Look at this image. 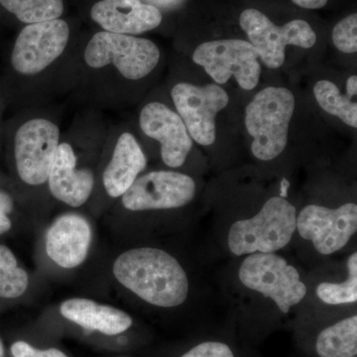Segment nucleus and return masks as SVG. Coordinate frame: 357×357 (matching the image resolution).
I'll list each match as a JSON object with an SVG mask.
<instances>
[{
	"mask_svg": "<svg viewBox=\"0 0 357 357\" xmlns=\"http://www.w3.org/2000/svg\"><path fill=\"white\" fill-rule=\"evenodd\" d=\"M196 195L190 176L173 171H155L136 178L122 196L124 208L132 211L182 208Z\"/></svg>",
	"mask_w": 357,
	"mask_h": 357,
	"instance_id": "nucleus-11",
	"label": "nucleus"
},
{
	"mask_svg": "<svg viewBox=\"0 0 357 357\" xmlns=\"http://www.w3.org/2000/svg\"><path fill=\"white\" fill-rule=\"evenodd\" d=\"M357 15L347 16L335 25L333 41L335 48L342 53L354 54L357 51Z\"/></svg>",
	"mask_w": 357,
	"mask_h": 357,
	"instance_id": "nucleus-24",
	"label": "nucleus"
},
{
	"mask_svg": "<svg viewBox=\"0 0 357 357\" xmlns=\"http://www.w3.org/2000/svg\"><path fill=\"white\" fill-rule=\"evenodd\" d=\"M91 16L105 31L117 34H142L162 22L159 9L140 0H100L91 8Z\"/></svg>",
	"mask_w": 357,
	"mask_h": 357,
	"instance_id": "nucleus-14",
	"label": "nucleus"
},
{
	"mask_svg": "<svg viewBox=\"0 0 357 357\" xmlns=\"http://www.w3.org/2000/svg\"><path fill=\"white\" fill-rule=\"evenodd\" d=\"M314 95L319 107L328 114L335 115L351 128H357L356 96L342 95L333 82L319 81L314 84Z\"/></svg>",
	"mask_w": 357,
	"mask_h": 357,
	"instance_id": "nucleus-20",
	"label": "nucleus"
},
{
	"mask_svg": "<svg viewBox=\"0 0 357 357\" xmlns=\"http://www.w3.org/2000/svg\"><path fill=\"white\" fill-rule=\"evenodd\" d=\"M297 229L319 253L333 255L344 248L356 232L357 206L345 204L333 210L310 204L298 215Z\"/></svg>",
	"mask_w": 357,
	"mask_h": 357,
	"instance_id": "nucleus-12",
	"label": "nucleus"
},
{
	"mask_svg": "<svg viewBox=\"0 0 357 357\" xmlns=\"http://www.w3.org/2000/svg\"><path fill=\"white\" fill-rule=\"evenodd\" d=\"M319 357H356L357 317L342 319L321 331L316 344Z\"/></svg>",
	"mask_w": 357,
	"mask_h": 357,
	"instance_id": "nucleus-19",
	"label": "nucleus"
},
{
	"mask_svg": "<svg viewBox=\"0 0 357 357\" xmlns=\"http://www.w3.org/2000/svg\"><path fill=\"white\" fill-rule=\"evenodd\" d=\"M91 241V227L84 218L62 215L47 232V255L59 266L72 269L86 259Z\"/></svg>",
	"mask_w": 357,
	"mask_h": 357,
	"instance_id": "nucleus-16",
	"label": "nucleus"
},
{
	"mask_svg": "<svg viewBox=\"0 0 357 357\" xmlns=\"http://www.w3.org/2000/svg\"><path fill=\"white\" fill-rule=\"evenodd\" d=\"M349 278L342 283L319 284L317 295L328 305L351 304L357 301V253H352L347 260Z\"/></svg>",
	"mask_w": 357,
	"mask_h": 357,
	"instance_id": "nucleus-23",
	"label": "nucleus"
},
{
	"mask_svg": "<svg viewBox=\"0 0 357 357\" xmlns=\"http://www.w3.org/2000/svg\"><path fill=\"white\" fill-rule=\"evenodd\" d=\"M239 280L246 288L273 300L284 314L307 295L298 270L275 253H252L246 257L239 269Z\"/></svg>",
	"mask_w": 357,
	"mask_h": 357,
	"instance_id": "nucleus-5",
	"label": "nucleus"
},
{
	"mask_svg": "<svg viewBox=\"0 0 357 357\" xmlns=\"http://www.w3.org/2000/svg\"><path fill=\"white\" fill-rule=\"evenodd\" d=\"M296 230L295 206L282 197H274L255 217L234 222L227 241L234 255L274 253L290 243Z\"/></svg>",
	"mask_w": 357,
	"mask_h": 357,
	"instance_id": "nucleus-3",
	"label": "nucleus"
},
{
	"mask_svg": "<svg viewBox=\"0 0 357 357\" xmlns=\"http://www.w3.org/2000/svg\"><path fill=\"white\" fill-rule=\"evenodd\" d=\"M0 6L26 24L59 20L64 13L63 0H0Z\"/></svg>",
	"mask_w": 357,
	"mask_h": 357,
	"instance_id": "nucleus-21",
	"label": "nucleus"
},
{
	"mask_svg": "<svg viewBox=\"0 0 357 357\" xmlns=\"http://www.w3.org/2000/svg\"><path fill=\"white\" fill-rule=\"evenodd\" d=\"M295 96L282 86H268L255 96L245 110V126L253 138L251 151L258 160L270 161L285 150Z\"/></svg>",
	"mask_w": 357,
	"mask_h": 357,
	"instance_id": "nucleus-2",
	"label": "nucleus"
},
{
	"mask_svg": "<svg viewBox=\"0 0 357 357\" xmlns=\"http://www.w3.org/2000/svg\"><path fill=\"white\" fill-rule=\"evenodd\" d=\"M59 142L60 130L48 119H30L16 129L13 140V159L22 182L30 185L47 182Z\"/></svg>",
	"mask_w": 357,
	"mask_h": 357,
	"instance_id": "nucleus-8",
	"label": "nucleus"
},
{
	"mask_svg": "<svg viewBox=\"0 0 357 357\" xmlns=\"http://www.w3.org/2000/svg\"><path fill=\"white\" fill-rule=\"evenodd\" d=\"M114 274L121 285L154 306H180L189 294L184 268L161 249L140 248L122 253L115 260Z\"/></svg>",
	"mask_w": 357,
	"mask_h": 357,
	"instance_id": "nucleus-1",
	"label": "nucleus"
},
{
	"mask_svg": "<svg viewBox=\"0 0 357 357\" xmlns=\"http://www.w3.org/2000/svg\"><path fill=\"white\" fill-rule=\"evenodd\" d=\"M69 37V25L60 18L26 25L14 42L11 68L20 76L43 72L64 53Z\"/></svg>",
	"mask_w": 357,
	"mask_h": 357,
	"instance_id": "nucleus-9",
	"label": "nucleus"
},
{
	"mask_svg": "<svg viewBox=\"0 0 357 357\" xmlns=\"http://www.w3.org/2000/svg\"><path fill=\"white\" fill-rule=\"evenodd\" d=\"M27 272L18 266L13 251L0 244V298L17 299L27 291Z\"/></svg>",
	"mask_w": 357,
	"mask_h": 357,
	"instance_id": "nucleus-22",
	"label": "nucleus"
},
{
	"mask_svg": "<svg viewBox=\"0 0 357 357\" xmlns=\"http://www.w3.org/2000/svg\"><path fill=\"white\" fill-rule=\"evenodd\" d=\"M252 44L241 39L206 42L197 47L192 61L203 67L218 84L234 77L245 91L255 89L259 83L261 66Z\"/></svg>",
	"mask_w": 357,
	"mask_h": 357,
	"instance_id": "nucleus-6",
	"label": "nucleus"
},
{
	"mask_svg": "<svg viewBox=\"0 0 357 357\" xmlns=\"http://www.w3.org/2000/svg\"><path fill=\"white\" fill-rule=\"evenodd\" d=\"M38 349H34L25 342H16L11 347L13 357H35Z\"/></svg>",
	"mask_w": 357,
	"mask_h": 357,
	"instance_id": "nucleus-27",
	"label": "nucleus"
},
{
	"mask_svg": "<svg viewBox=\"0 0 357 357\" xmlns=\"http://www.w3.org/2000/svg\"><path fill=\"white\" fill-rule=\"evenodd\" d=\"M159 60V48L150 40L107 31L93 35L84 51L89 67L114 66L122 76L132 81L151 74Z\"/></svg>",
	"mask_w": 357,
	"mask_h": 357,
	"instance_id": "nucleus-4",
	"label": "nucleus"
},
{
	"mask_svg": "<svg viewBox=\"0 0 357 357\" xmlns=\"http://www.w3.org/2000/svg\"><path fill=\"white\" fill-rule=\"evenodd\" d=\"M1 107H2L1 100H0V114H1Z\"/></svg>",
	"mask_w": 357,
	"mask_h": 357,
	"instance_id": "nucleus-31",
	"label": "nucleus"
},
{
	"mask_svg": "<svg viewBox=\"0 0 357 357\" xmlns=\"http://www.w3.org/2000/svg\"><path fill=\"white\" fill-rule=\"evenodd\" d=\"M239 23L257 51L258 57L270 69H278L283 65L288 45L309 49L317 42L316 33L304 20L290 21L279 27L265 14L250 8L241 13Z\"/></svg>",
	"mask_w": 357,
	"mask_h": 357,
	"instance_id": "nucleus-7",
	"label": "nucleus"
},
{
	"mask_svg": "<svg viewBox=\"0 0 357 357\" xmlns=\"http://www.w3.org/2000/svg\"><path fill=\"white\" fill-rule=\"evenodd\" d=\"M47 182L56 199L73 208H79L91 197L95 178L93 173L86 169L77 170L74 149L69 143H61Z\"/></svg>",
	"mask_w": 357,
	"mask_h": 357,
	"instance_id": "nucleus-15",
	"label": "nucleus"
},
{
	"mask_svg": "<svg viewBox=\"0 0 357 357\" xmlns=\"http://www.w3.org/2000/svg\"><path fill=\"white\" fill-rule=\"evenodd\" d=\"M171 96L191 138L203 146L213 144L215 116L229 105L227 91L215 84L202 86L181 83L174 86Z\"/></svg>",
	"mask_w": 357,
	"mask_h": 357,
	"instance_id": "nucleus-10",
	"label": "nucleus"
},
{
	"mask_svg": "<svg viewBox=\"0 0 357 357\" xmlns=\"http://www.w3.org/2000/svg\"><path fill=\"white\" fill-rule=\"evenodd\" d=\"M35 357H68L62 351L56 349H49L46 351H37L36 356Z\"/></svg>",
	"mask_w": 357,
	"mask_h": 357,
	"instance_id": "nucleus-29",
	"label": "nucleus"
},
{
	"mask_svg": "<svg viewBox=\"0 0 357 357\" xmlns=\"http://www.w3.org/2000/svg\"><path fill=\"white\" fill-rule=\"evenodd\" d=\"M146 165V156L136 138L131 133H122L115 144L112 158L103 172V185L109 196H123Z\"/></svg>",
	"mask_w": 357,
	"mask_h": 357,
	"instance_id": "nucleus-17",
	"label": "nucleus"
},
{
	"mask_svg": "<svg viewBox=\"0 0 357 357\" xmlns=\"http://www.w3.org/2000/svg\"><path fill=\"white\" fill-rule=\"evenodd\" d=\"M14 208L13 197L0 188V236L6 234L13 227L9 215Z\"/></svg>",
	"mask_w": 357,
	"mask_h": 357,
	"instance_id": "nucleus-26",
	"label": "nucleus"
},
{
	"mask_svg": "<svg viewBox=\"0 0 357 357\" xmlns=\"http://www.w3.org/2000/svg\"><path fill=\"white\" fill-rule=\"evenodd\" d=\"M181 357H234L229 345L220 342H204Z\"/></svg>",
	"mask_w": 357,
	"mask_h": 357,
	"instance_id": "nucleus-25",
	"label": "nucleus"
},
{
	"mask_svg": "<svg viewBox=\"0 0 357 357\" xmlns=\"http://www.w3.org/2000/svg\"><path fill=\"white\" fill-rule=\"evenodd\" d=\"M0 357H4V347L1 340H0Z\"/></svg>",
	"mask_w": 357,
	"mask_h": 357,
	"instance_id": "nucleus-30",
	"label": "nucleus"
},
{
	"mask_svg": "<svg viewBox=\"0 0 357 357\" xmlns=\"http://www.w3.org/2000/svg\"><path fill=\"white\" fill-rule=\"evenodd\" d=\"M60 312L65 319L82 328L98 331L103 335H119L132 326V319L126 312L88 299L76 298L65 301L61 305Z\"/></svg>",
	"mask_w": 357,
	"mask_h": 357,
	"instance_id": "nucleus-18",
	"label": "nucleus"
},
{
	"mask_svg": "<svg viewBox=\"0 0 357 357\" xmlns=\"http://www.w3.org/2000/svg\"><path fill=\"white\" fill-rule=\"evenodd\" d=\"M139 124L145 135L161 145L162 160L167 166L178 168L185 163L192 141L177 112L163 103L150 102L141 110Z\"/></svg>",
	"mask_w": 357,
	"mask_h": 357,
	"instance_id": "nucleus-13",
	"label": "nucleus"
},
{
	"mask_svg": "<svg viewBox=\"0 0 357 357\" xmlns=\"http://www.w3.org/2000/svg\"><path fill=\"white\" fill-rule=\"evenodd\" d=\"M294 3L303 8L319 9L328 3V0H292Z\"/></svg>",
	"mask_w": 357,
	"mask_h": 357,
	"instance_id": "nucleus-28",
	"label": "nucleus"
}]
</instances>
